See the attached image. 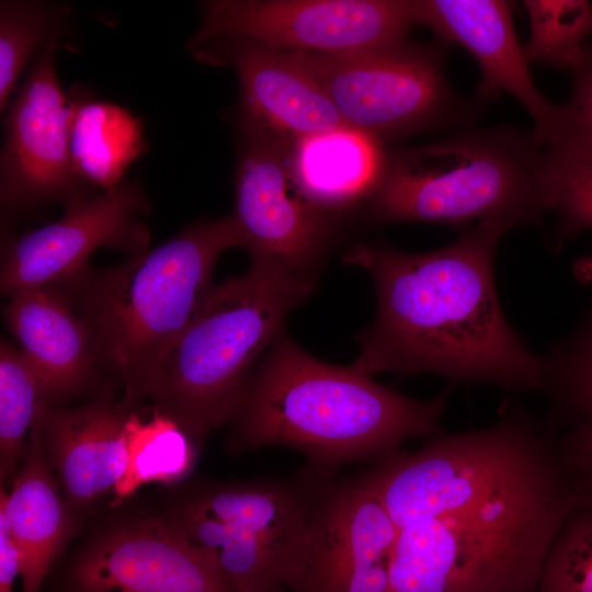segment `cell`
<instances>
[{
	"label": "cell",
	"mask_w": 592,
	"mask_h": 592,
	"mask_svg": "<svg viewBox=\"0 0 592 592\" xmlns=\"http://www.w3.org/2000/svg\"><path fill=\"white\" fill-rule=\"evenodd\" d=\"M387 155L382 140L350 126L308 135L289 145L296 185L315 206L334 216L368 202Z\"/></svg>",
	"instance_id": "cell-21"
},
{
	"label": "cell",
	"mask_w": 592,
	"mask_h": 592,
	"mask_svg": "<svg viewBox=\"0 0 592 592\" xmlns=\"http://www.w3.org/2000/svg\"><path fill=\"white\" fill-rule=\"evenodd\" d=\"M39 422L31 431L11 491L1 489L0 496V513L21 558L22 592H39L73 531L72 516L48 467Z\"/></svg>",
	"instance_id": "cell-20"
},
{
	"label": "cell",
	"mask_w": 592,
	"mask_h": 592,
	"mask_svg": "<svg viewBox=\"0 0 592 592\" xmlns=\"http://www.w3.org/2000/svg\"><path fill=\"white\" fill-rule=\"evenodd\" d=\"M536 592H592V508L574 506L566 519Z\"/></svg>",
	"instance_id": "cell-30"
},
{
	"label": "cell",
	"mask_w": 592,
	"mask_h": 592,
	"mask_svg": "<svg viewBox=\"0 0 592 592\" xmlns=\"http://www.w3.org/2000/svg\"><path fill=\"white\" fill-rule=\"evenodd\" d=\"M572 275L581 284L592 283V254L579 258L573 262Z\"/></svg>",
	"instance_id": "cell-35"
},
{
	"label": "cell",
	"mask_w": 592,
	"mask_h": 592,
	"mask_svg": "<svg viewBox=\"0 0 592 592\" xmlns=\"http://www.w3.org/2000/svg\"><path fill=\"white\" fill-rule=\"evenodd\" d=\"M559 449L486 498L398 530L389 592H536L574 481Z\"/></svg>",
	"instance_id": "cell-3"
},
{
	"label": "cell",
	"mask_w": 592,
	"mask_h": 592,
	"mask_svg": "<svg viewBox=\"0 0 592 592\" xmlns=\"http://www.w3.org/2000/svg\"><path fill=\"white\" fill-rule=\"evenodd\" d=\"M214 565L234 592H284V559L259 537L195 511L187 504L169 517Z\"/></svg>",
	"instance_id": "cell-23"
},
{
	"label": "cell",
	"mask_w": 592,
	"mask_h": 592,
	"mask_svg": "<svg viewBox=\"0 0 592 592\" xmlns=\"http://www.w3.org/2000/svg\"><path fill=\"white\" fill-rule=\"evenodd\" d=\"M317 473L308 467L292 479H267L205 490L185 504L271 546L288 569V589L312 523Z\"/></svg>",
	"instance_id": "cell-19"
},
{
	"label": "cell",
	"mask_w": 592,
	"mask_h": 592,
	"mask_svg": "<svg viewBox=\"0 0 592 592\" xmlns=\"http://www.w3.org/2000/svg\"><path fill=\"white\" fill-rule=\"evenodd\" d=\"M242 240L230 215L184 227L152 250L55 284L87 323L107 382L135 406L213 286L220 254Z\"/></svg>",
	"instance_id": "cell-4"
},
{
	"label": "cell",
	"mask_w": 592,
	"mask_h": 592,
	"mask_svg": "<svg viewBox=\"0 0 592 592\" xmlns=\"http://www.w3.org/2000/svg\"><path fill=\"white\" fill-rule=\"evenodd\" d=\"M571 73L569 100L562 104L563 130L553 143L569 140L592 146V48L589 43L584 61Z\"/></svg>",
	"instance_id": "cell-31"
},
{
	"label": "cell",
	"mask_w": 592,
	"mask_h": 592,
	"mask_svg": "<svg viewBox=\"0 0 592 592\" xmlns=\"http://www.w3.org/2000/svg\"><path fill=\"white\" fill-rule=\"evenodd\" d=\"M415 25L413 0H208L186 49L239 37L278 52L340 55L402 43Z\"/></svg>",
	"instance_id": "cell-9"
},
{
	"label": "cell",
	"mask_w": 592,
	"mask_h": 592,
	"mask_svg": "<svg viewBox=\"0 0 592 592\" xmlns=\"http://www.w3.org/2000/svg\"><path fill=\"white\" fill-rule=\"evenodd\" d=\"M135 414L106 383L87 402L48 406L39 425L46 457L69 503L91 504L125 476Z\"/></svg>",
	"instance_id": "cell-17"
},
{
	"label": "cell",
	"mask_w": 592,
	"mask_h": 592,
	"mask_svg": "<svg viewBox=\"0 0 592 592\" xmlns=\"http://www.w3.org/2000/svg\"><path fill=\"white\" fill-rule=\"evenodd\" d=\"M70 4L50 1L0 2V110L5 111L18 80L35 53L61 34Z\"/></svg>",
	"instance_id": "cell-27"
},
{
	"label": "cell",
	"mask_w": 592,
	"mask_h": 592,
	"mask_svg": "<svg viewBox=\"0 0 592 592\" xmlns=\"http://www.w3.org/2000/svg\"><path fill=\"white\" fill-rule=\"evenodd\" d=\"M317 471L312 523L293 592H389L398 527L363 475Z\"/></svg>",
	"instance_id": "cell-13"
},
{
	"label": "cell",
	"mask_w": 592,
	"mask_h": 592,
	"mask_svg": "<svg viewBox=\"0 0 592 592\" xmlns=\"http://www.w3.org/2000/svg\"><path fill=\"white\" fill-rule=\"evenodd\" d=\"M7 327L52 406L107 382L92 334L57 285L18 292L3 307Z\"/></svg>",
	"instance_id": "cell-18"
},
{
	"label": "cell",
	"mask_w": 592,
	"mask_h": 592,
	"mask_svg": "<svg viewBox=\"0 0 592 592\" xmlns=\"http://www.w3.org/2000/svg\"><path fill=\"white\" fill-rule=\"evenodd\" d=\"M21 574V558L8 523L0 513V592H12L15 578Z\"/></svg>",
	"instance_id": "cell-33"
},
{
	"label": "cell",
	"mask_w": 592,
	"mask_h": 592,
	"mask_svg": "<svg viewBox=\"0 0 592 592\" xmlns=\"http://www.w3.org/2000/svg\"><path fill=\"white\" fill-rule=\"evenodd\" d=\"M65 206L59 219L2 238V296L65 282L89 266L90 255L99 248L122 252L127 259L148 250L150 231L143 216L149 212V202L138 180H124L101 193L83 190Z\"/></svg>",
	"instance_id": "cell-11"
},
{
	"label": "cell",
	"mask_w": 592,
	"mask_h": 592,
	"mask_svg": "<svg viewBox=\"0 0 592 592\" xmlns=\"http://www.w3.org/2000/svg\"><path fill=\"white\" fill-rule=\"evenodd\" d=\"M198 445L156 410L155 417L147 423L135 415L128 467L115 488L116 492L125 496L145 482L181 480L191 471Z\"/></svg>",
	"instance_id": "cell-28"
},
{
	"label": "cell",
	"mask_w": 592,
	"mask_h": 592,
	"mask_svg": "<svg viewBox=\"0 0 592 592\" xmlns=\"http://www.w3.org/2000/svg\"><path fill=\"white\" fill-rule=\"evenodd\" d=\"M448 390L408 397L352 365L323 362L283 329L254 366L231 419L232 451L283 446L328 474L383 458L408 440L440 434Z\"/></svg>",
	"instance_id": "cell-2"
},
{
	"label": "cell",
	"mask_w": 592,
	"mask_h": 592,
	"mask_svg": "<svg viewBox=\"0 0 592 592\" xmlns=\"http://www.w3.org/2000/svg\"><path fill=\"white\" fill-rule=\"evenodd\" d=\"M375 224L474 221L544 225V147L533 129L469 126L387 155L366 203Z\"/></svg>",
	"instance_id": "cell-6"
},
{
	"label": "cell",
	"mask_w": 592,
	"mask_h": 592,
	"mask_svg": "<svg viewBox=\"0 0 592 592\" xmlns=\"http://www.w3.org/2000/svg\"><path fill=\"white\" fill-rule=\"evenodd\" d=\"M559 451L569 469L592 477V420L577 423L562 437Z\"/></svg>",
	"instance_id": "cell-32"
},
{
	"label": "cell",
	"mask_w": 592,
	"mask_h": 592,
	"mask_svg": "<svg viewBox=\"0 0 592 592\" xmlns=\"http://www.w3.org/2000/svg\"><path fill=\"white\" fill-rule=\"evenodd\" d=\"M60 34L38 52L14 92L4 117L0 200L5 212L66 204L93 189L76 175L69 151L73 98L61 89L55 67Z\"/></svg>",
	"instance_id": "cell-12"
},
{
	"label": "cell",
	"mask_w": 592,
	"mask_h": 592,
	"mask_svg": "<svg viewBox=\"0 0 592 592\" xmlns=\"http://www.w3.org/2000/svg\"><path fill=\"white\" fill-rule=\"evenodd\" d=\"M530 37L523 47L527 64L573 71L587 57L592 38V3L587 0H525Z\"/></svg>",
	"instance_id": "cell-25"
},
{
	"label": "cell",
	"mask_w": 592,
	"mask_h": 592,
	"mask_svg": "<svg viewBox=\"0 0 592 592\" xmlns=\"http://www.w3.org/2000/svg\"><path fill=\"white\" fill-rule=\"evenodd\" d=\"M191 53L203 64L235 71L237 123L289 143L348 126L323 91L277 50L244 38L217 37Z\"/></svg>",
	"instance_id": "cell-16"
},
{
	"label": "cell",
	"mask_w": 592,
	"mask_h": 592,
	"mask_svg": "<svg viewBox=\"0 0 592 592\" xmlns=\"http://www.w3.org/2000/svg\"><path fill=\"white\" fill-rule=\"evenodd\" d=\"M146 149L141 121L129 111L114 103L73 96L69 151L82 183L102 191L115 187Z\"/></svg>",
	"instance_id": "cell-22"
},
{
	"label": "cell",
	"mask_w": 592,
	"mask_h": 592,
	"mask_svg": "<svg viewBox=\"0 0 592 592\" xmlns=\"http://www.w3.org/2000/svg\"><path fill=\"white\" fill-rule=\"evenodd\" d=\"M576 506L592 508V477L577 479L574 486Z\"/></svg>",
	"instance_id": "cell-34"
},
{
	"label": "cell",
	"mask_w": 592,
	"mask_h": 592,
	"mask_svg": "<svg viewBox=\"0 0 592 592\" xmlns=\"http://www.w3.org/2000/svg\"><path fill=\"white\" fill-rule=\"evenodd\" d=\"M65 592H234L209 559L168 519L115 527L75 561Z\"/></svg>",
	"instance_id": "cell-14"
},
{
	"label": "cell",
	"mask_w": 592,
	"mask_h": 592,
	"mask_svg": "<svg viewBox=\"0 0 592 592\" xmlns=\"http://www.w3.org/2000/svg\"><path fill=\"white\" fill-rule=\"evenodd\" d=\"M49 405L43 385L20 350L0 344V476L13 481L25 449V435Z\"/></svg>",
	"instance_id": "cell-24"
},
{
	"label": "cell",
	"mask_w": 592,
	"mask_h": 592,
	"mask_svg": "<svg viewBox=\"0 0 592 592\" xmlns=\"http://www.w3.org/2000/svg\"><path fill=\"white\" fill-rule=\"evenodd\" d=\"M554 449L547 430L506 402L492 424L437 434L413 452L378 459L362 475L401 528L486 498Z\"/></svg>",
	"instance_id": "cell-8"
},
{
	"label": "cell",
	"mask_w": 592,
	"mask_h": 592,
	"mask_svg": "<svg viewBox=\"0 0 592 592\" xmlns=\"http://www.w3.org/2000/svg\"><path fill=\"white\" fill-rule=\"evenodd\" d=\"M544 147V194L560 241L592 229V146L558 140Z\"/></svg>",
	"instance_id": "cell-26"
},
{
	"label": "cell",
	"mask_w": 592,
	"mask_h": 592,
	"mask_svg": "<svg viewBox=\"0 0 592 592\" xmlns=\"http://www.w3.org/2000/svg\"><path fill=\"white\" fill-rule=\"evenodd\" d=\"M317 278L251 261L243 275L213 285L156 369L147 396L155 410L198 444L231 421L254 366Z\"/></svg>",
	"instance_id": "cell-5"
},
{
	"label": "cell",
	"mask_w": 592,
	"mask_h": 592,
	"mask_svg": "<svg viewBox=\"0 0 592 592\" xmlns=\"http://www.w3.org/2000/svg\"><path fill=\"white\" fill-rule=\"evenodd\" d=\"M235 208L242 248L251 261L318 274L332 248L338 216L315 206L296 185L291 143L237 123Z\"/></svg>",
	"instance_id": "cell-10"
},
{
	"label": "cell",
	"mask_w": 592,
	"mask_h": 592,
	"mask_svg": "<svg viewBox=\"0 0 592 592\" xmlns=\"http://www.w3.org/2000/svg\"><path fill=\"white\" fill-rule=\"evenodd\" d=\"M413 7L417 25L431 29L447 44L463 46L477 61L479 99L488 103L500 92L510 94L533 119V132L543 146L561 135L562 104H553L536 87L514 31L511 2L413 0Z\"/></svg>",
	"instance_id": "cell-15"
},
{
	"label": "cell",
	"mask_w": 592,
	"mask_h": 592,
	"mask_svg": "<svg viewBox=\"0 0 592 592\" xmlns=\"http://www.w3.org/2000/svg\"><path fill=\"white\" fill-rule=\"evenodd\" d=\"M511 228L482 220L452 243L418 253L353 243L342 261L369 275L376 311L356 335L361 349L351 365L371 376L434 374L453 384L543 390L544 357L509 325L494 283L497 248Z\"/></svg>",
	"instance_id": "cell-1"
},
{
	"label": "cell",
	"mask_w": 592,
	"mask_h": 592,
	"mask_svg": "<svg viewBox=\"0 0 592 592\" xmlns=\"http://www.w3.org/2000/svg\"><path fill=\"white\" fill-rule=\"evenodd\" d=\"M408 39L340 55L280 52L329 98L344 123L382 140L474 126L487 102L456 91L446 73V48ZM278 52V50H277Z\"/></svg>",
	"instance_id": "cell-7"
},
{
	"label": "cell",
	"mask_w": 592,
	"mask_h": 592,
	"mask_svg": "<svg viewBox=\"0 0 592 592\" xmlns=\"http://www.w3.org/2000/svg\"><path fill=\"white\" fill-rule=\"evenodd\" d=\"M590 47L592 48V42H589Z\"/></svg>",
	"instance_id": "cell-36"
},
{
	"label": "cell",
	"mask_w": 592,
	"mask_h": 592,
	"mask_svg": "<svg viewBox=\"0 0 592 592\" xmlns=\"http://www.w3.org/2000/svg\"><path fill=\"white\" fill-rule=\"evenodd\" d=\"M544 357V389L551 399L550 418L559 414L592 420V307L571 334ZM578 422V423H579Z\"/></svg>",
	"instance_id": "cell-29"
}]
</instances>
